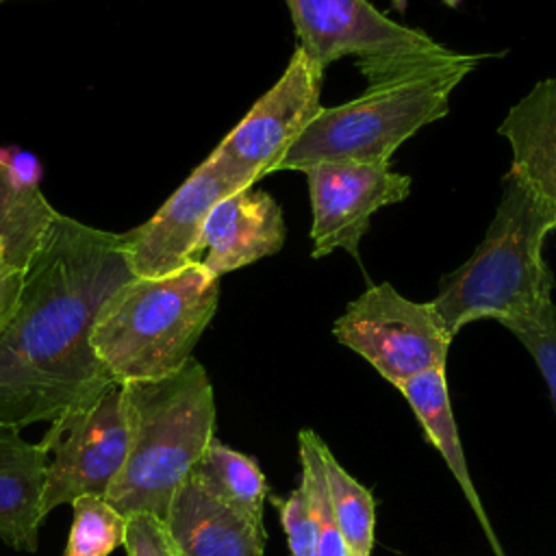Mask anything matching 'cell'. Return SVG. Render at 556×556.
<instances>
[{"label": "cell", "instance_id": "obj_1", "mask_svg": "<svg viewBox=\"0 0 556 556\" xmlns=\"http://www.w3.org/2000/svg\"><path fill=\"white\" fill-rule=\"evenodd\" d=\"M130 278L124 235L56 215L0 334L2 426L52 424L117 387L91 348V328Z\"/></svg>", "mask_w": 556, "mask_h": 556}, {"label": "cell", "instance_id": "obj_2", "mask_svg": "<svg viewBox=\"0 0 556 556\" xmlns=\"http://www.w3.org/2000/svg\"><path fill=\"white\" fill-rule=\"evenodd\" d=\"M556 230V206L508 172L495 217L473 254L441 278L430 300L454 337L478 319H534L554 306V278L543 258Z\"/></svg>", "mask_w": 556, "mask_h": 556}, {"label": "cell", "instance_id": "obj_3", "mask_svg": "<svg viewBox=\"0 0 556 556\" xmlns=\"http://www.w3.org/2000/svg\"><path fill=\"white\" fill-rule=\"evenodd\" d=\"M128 454L106 500L126 517L165 521L169 504L215 439V391L204 365L189 358L176 374L119 384Z\"/></svg>", "mask_w": 556, "mask_h": 556}, {"label": "cell", "instance_id": "obj_4", "mask_svg": "<svg viewBox=\"0 0 556 556\" xmlns=\"http://www.w3.org/2000/svg\"><path fill=\"white\" fill-rule=\"evenodd\" d=\"M486 56L450 50L441 59L369 83L350 102L321 106L276 172H304L332 161L389 165L408 137L447 115L452 91Z\"/></svg>", "mask_w": 556, "mask_h": 556}, {"label": "cell", "instance_id": "obj_5", "mask_svg": "<svg viewBox=\"0 0 556 556\" xmlns=\"http://www.w3.org/2000/svg\"><path fill=\"white\" fill-rule=\"evenodd\" d=\"M219 302V278L200 261L161 276L130 278L100 306L91 348L119 384L161 380L193 358Z\"/></svg>", "mask_w": 556, "mask_h": 556}, {"label": "cell", "instance_id": "obj_6", "mask_svg": "<svg viewBox=\"0 0 556 556\" xmlns=\"http://www.w3.org/2000/svg\"><path fill=\"white\" fill-rule=\"evenodd\" d=\"M300 39L298 48L319 67L354 54L369 80L395 76L450 52L419 28L397 24L369 0H285Z\"/></svg>", "mask_w": 556, "mask_h": 556}, {"label": "cell", "instance_id": "obj_7", "mask_svg": "<svg viewBox=\"0 0 556 556\" xmlns=\"http://www.w3.org/2000/svg\"><path fill=\"white\" fill-rule=\"evenodd\" d=\"M332 334L393 387L445 367L454 339L432 302L408 300L389 282L371 285L352 300L337 317Z\"/></svg>", "mask_w": 556, "mask_h": 556}, {"label": "cell", "instance_id": "obj_8", "mask_svg": "<svg viewBox=\"0 0 556 556\" xmlns=\"http://www.w3.org/2000/svg\"><path fill=\"white\" fill-rule=\"evenodd\" d=\"M324 74L295 48L274 87L252 104L208 159L241 189L276 172L278 161L321 109Z\"/></svg>", "mask_w": 556, "mask_h": 556}, {"label": "cell", "instance_id": "obj_9", "mask_svg": "<svg viewBox=\"0 0 556 556\" xmlns=\"http://www.w3.org/2000/svg\"><path fill=\"white\" fill-rule=\"evenodd\" d=\"M39 443L50 454L39 508L43 521L80 495L106 497L128 454L119 387L52 421Z\"/></svg>", "mask_w": 556, "mask_h": 556}, {"label": "cell", "instance_id": "obj_10", "mask_svg": "<svg viewBox=\"0 0 556 556\" xmlns=\"http://www.w3.org/2000/svg\"><path fill=\"white\" fill-rule=\"evenodd\" d=\"M313 206V258L345 250L358 261L361 239L374 213L410 193V176L389 165L315 163L304 169Z\"/></svg>", "mask_w": 556, "mask_h": 556}, {"label": "cell", "instance_id": "obj_11", "mask_svg": "<svg viewBox=\"0 0 556 556\" xmlns=\"http://www.w3.org/2000/svg\"><path fill=\"white\" fill-rule=\"evenodd\" d=\"M239 189L211 159L200 163L146 224L124 232L130 274L161 278L200 261L202 230L211 208Z\"/></svg>", "mask_w": 556, "mask_h": 556}, {"label": "cell", "instance_id": "obj_12", "mask_svg": "<svg viewBox=\"0 0 556 556\" xmlns=\"http://www.w3.org/2000/svg\"><path fill=\"white\" fill-rule=\"evenodd\" d=\"M287 226L280 204L261 189L245 187L222 198L202 230V267L219 278L280 252Z\"/></svg>", "mask_w": 556, "mask_h": 556}, {"label": "cell", "instance_id": "obj_13", "mask_svg": "<svg viewBox=\"0 0 556 556\" xmlns=\"http://www.w3.org/2000/svg\"><path fill=\"white\" fill-rule=\"evenodd\" d=\"M165 530L178 556H265L267 532L191 476L176 491Z\"/></svg>", "mask_w": 556, "mask_h": 556}, {"label": "cell", "instance_id": "obj_14", "mask_svg": "<svg viewBox=\"0 0 556 556\" xmlns=\"http://www.w3.org/2000/svg\"><path fill=\"white\" fill-rule=\"evenodd\" d=\"M20 432V428L0 424V541L15 552L35 554L43 523L39 508L50 454Z\"/></svg>", "mask_w": 556, "mask_h": 556}, {"label": "cell", "instance_id": "obj_15", "mask_svg": "<svg viewBox=\"0 0 556 556\" xmlns=\"http://www.w3.org/2000/svg\"><path fill=\"white\" fill-rule=\"evenodd\" d=\"M497 130L513 152L510 174L556 206V76L539 80L513 104Z\"/></svg>", "mask_w": 556, "mask_h": 556}, {"label": "cell", "instance_id": "obj_16", "mask_svg": "<svg viewBox=\"0 0 556 556\" xmlns=\"http://www.w3.org/2000/svg\"><path fill=\"white\" fill-rule=\"evenodd\" d=\"M397 389L404 395V400L408 402V406L413 408L417 421L421 424L426 439L437 447V452L445 460L447 469L452 471L454 480L458 482V486H460L465 500L469 502L473 515L478 517V523H480L489 545L493 547L495 556H506L497 541V534L484 513L478 489L473 486L471 476H469V467H467L465 452L460 445L456 419L452 413L445 367H434V369L421 371V374L404 380L402 384H397Z\"/></svg>", "mask_w": 556, "mask_h": 556}, {"label": "cell", "instance_id": "obj_17", "mask_svg": "<svg viewBox=\"0 0 556 556\" xmlns=\"http://www.w3.org/2000/svg\"><path fill=\"white\" fill-rule=\"evenodd\" d=\"M59 211L0 156V256L28 271Z\"/></svg>", "mask_w": 556, "mask_h": 556}, {"label": "cell", "instance_id": "obj_18", "mask_svg": "<svg viewBox=\"0 0 556 556\" xmlns=\"http://www.w3.org/2000/svg\"><path fill=\"white\" fill-rule=\"evenodd\" d=\"M189 476L224 504L248 519L263 523L269 482L254 456H248L215 437Z\"/></svg>", "mask_w": 556, "mask_h": 556}, {"label": "cell", "instance_id": "obj_19", "mask_svg": "<svg viewBox=\"0 0 556 556\" xmlns=\"http://www.w3.org/2000/svg\"><path fill=\"white\" fill-rule=\"evenodd\" d=\"M321 463L330 510L350 556H371L376 543V500L371 491L345 471L326 443L321 445Z\"/></svg>", "mask_w": 556, "mask_h": 556}, {"label": "cell", "instance_id": "obj_20", "mask_svg": "<svg viewBox=\"0 0 556 556\" xmlns=\"http://www.w3.org/2000/svg\"><path fill=\"white\" fill-rule=\"evenodd\" d=\"M128 517L102 495H80L72 502V526L63 556H111L124 547Z\"/></svg>", "mask_w": 556, "mask_h": 556}, {"label": "cell", "instance_id": "obj_21", "mask_svg": "<svg viewBox=\"0 0 556 556\" xmlns=\"http://www.w3.org/2000/svg\"><path fill=\"white\" fill-rule=\"evenodd\" d=\"M321 437L313 432L311 428H302L298 432V447H300V484L306 489L315 519H317V547L315 556H350L345 541L334 523L330 500H328V486H326V473L321 463Z\"/></svg>", "mask_w": 556, "mask_h": 556}, {"label": "cell", "instance_id": "obj_22", "mask_svg": "<svg viewBox=\"0 0 556 556\" xmlns=\"http://www.w3.org/2000/svg\"><path fill=\"white\" fill-rule=\"evenodd\" d=\"M502 326L508 328L534 358L556 408V304L541 317L506 319Z\"/></svg>", "mask_w": 556, "mask_h": 556}, {"label": "cell", "instance_id": "obj_23", "mask_svg": "<svg viewBox=\"0 0 556 556\" xmlns=\"http://www.w3.org/2000/svg\"><path fill=\"white\" fill-rule=\"evenodd\" d=\"M271 502L278 510L291 556H315L317 519L306 489L298 484L285 497L271 495Z\"/></svg>", "mask_w": 556, "mask_h": 556}, {"label": "cell", "instance_id": "obj_24", "mask_svg": "<svg viewBox=\"0 0 556 556\" xmlns=\"http://www.w3.org/2000/svg\"><path fill=\"white\" fill-rule=\"evenodd\" d=\"M126 556H178L165 523L152 515H130L124 543Z\"/></svg>", "mask_w": 556, "mask_h": 556}, {"label": "cell", "instance_id": "obj_25", "mask_svg": "<svg viewBox=\"0 0 556 556\" xmlns=\"http://www.w3.org/2000/svg\"><path fill=\"white\" fill-rule=\"evenodd\" d=\"M26 282V271L0 256V334L9 326Z\"/></svg>", "mask_w": 556, "mask_h": 556}, {"label": "cell", "instance_id": "obj_26", "mask_svg": "<svg viewBox=\"0 0 556 556\" xmlns=\"http://www.w3.org/2000/svg\"><path fill=\"white\" fill-rule=\"evenodd\" d=\"M441 2H445L447 7H458L460 4V0H441Z\"/></svg>", "mask_w": 556, "mask_h": 556}, {"label": "cell", "instance_id": "obj_27", "mask_svg": "<svg viewBox=\"0 0 556 556\" xmlns=\"http://www.w3.org/2000/svg\"><path fill=\"white\" fill-rule=\"evenodd\" d=\"M393 2H395V4H397V9H402V7H404V4H406V0H393Z\"/></svg>", "mask_w": 556, "mask_h": 556}, {"label": "cell", "instance_id": "obj_28", "mask_svg": "<svg viewBox=\"0 0 556 556\" xmlns=\"http://www.w3.org/2000/svg\"><path fill=\"white\" fill-rule=\"evenodd\" d=\"M0 2H4V0H0Z\"/></svg>", "mask_w": 556, "mask_h": 556}]
</instances>
